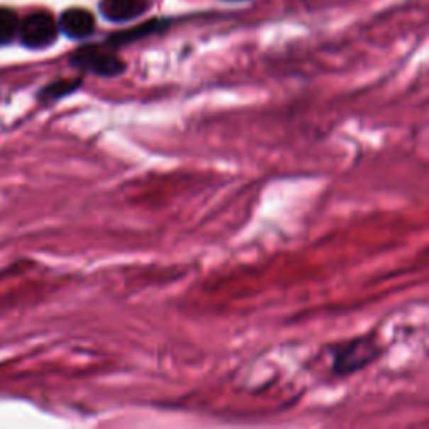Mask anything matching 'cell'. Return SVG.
<instances>
[{"instance_id": "cell-3", "label": "cell", "mask_w": 429, "mask_h": 429, "mask_svg": "<svg viewBox=\"0 0 429 429\" xmlns=\"http://www.w3.org/2000/svg\"><path fill=\"white\" fill-rule=\"evenodd\" d=\"M59 34L57 18L48 11H35L21 21L17 40L29 50H43L57 43Z\"/></svg>"}, {"instance_id": "cell-9", "label": "cell", "mask_w": 429, "mask_h": 429, "mask_svg": "<svg viewBox=\"0 0 429 429\" xmlns=\"http://www.w3.org/2000/svg\"><path fill=\"white\" fill-rule=\"evenodd\" d=\"M221 2H248V0H221Z\"/></svg>"}, {"instance_id": "cell-6", "label": "cell", "mask_w": 429, "mask_h": 429, "mask_svg": "<svg viewBox=\"0 0 429 429\" xmlns=\"http://www.w3.org/2000/svg\"><path fill=\"white\" fill-rule=\"evenodd\" d=\"M151 9V0H101L99 12L114 24L141 18Z\"/></svg>"}, {"instance_id": "cell-8", "label": "cell", "mask_w": 429, "mask_h": 429, "mask_svg": "<svg viewBox=\"0 0 429 429\" xmlns=\"http://www.w3.org/2000/svg\"><path fill=\"white\" fill-rule=\"evenodd\" d=\"M21 17L11 7L0 6V48H7L17 40Z\"/></svg>"}, {"instance_id": "cell-4", "label": "cell", "mask_w": 429, "mask_h": 429, "mask_svg": "<svg viewBox=\"0 0 429 429\" xmlns=\"http://www.w3.org/2000/svg\"><path fill=\"white\" fill-rule=\"evenodd\" d=\"M169 27H172V21H168V18H150V21L140 22V24L128 27V29L114 32V34H111L108 39H104L103 43L106 45H109L111 49L118 50L121 48H126L129 44L140 43V40L147 39V37L163 34V32L168 30Z\"/></svg>"}, {"instance_id": "cell-2", "label": "cell", "mask_w": 429, "mask_h": 429, "mask_svg": "<svg viewBox=\"0 0 429 429\" xmlns=\"http://www.w3.org/2000/svg\"><path fill=\"white\" fill-rule=\"evenodd\" d=\"M69 64L81 72L99 77H118L126 71V62L104 43L84 44L69 55Z\"/></svg>"}, {"instance_id": "cell-1", "label": "cell", "mask_w": 429, "mask_h": 429, "mask_svg": "<svg viewBox=\"0 0 429 429\" xmlns=\"http://www.w3.org/2000/svg\"><path fill=\"white\" fill-rule=\"evenodd\" d=\"M330 354L332 372L338 376H347L374 362L381 356V347L374 335H366L334 345Z\"/></svg>"}, {"instance_id": "cell-7", "label": "cell", "mask_w": 429, "mask_h": 429, "mask_svg": "<svg viewBox=\"0 0 429 429\" xmlns=\"http://www.w3.org/2000/svg\"><path fill=\"white\" fill-rule=\"evenodd\" d=\"M82 86V77H72V79H55L45 84L37 91L35 99L43 104L57 103L67 96H71Z\"/></svg>"}, {"instance_id": "cell-5", "label": "cell", "mask_w": 429, "mask_h": 429, "mask_svg": "<svg viewBox=\"0 0 429 429\" xmlns=\"http://www.w3.org/2000/svg\"><path fill=\"white\" fill-rule=\"evenodd\" d=\"M59 32L71 40H84L96 30V18L82 7L66 9L57 18Z\"/></svg>"}]
</instances>
